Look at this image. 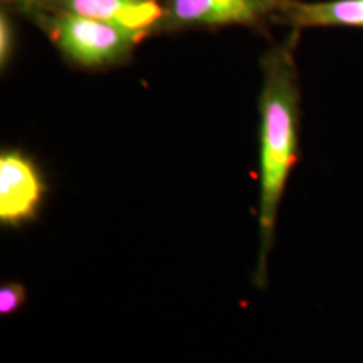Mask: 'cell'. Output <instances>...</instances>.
Here are the masks:
<instances>
[{
  "mask_svg": "<svg viewBox=\"0 0 363 363\" xmlns=\"http://www.w3.org/2000/svg\"><path fill=\"white\" fill-rule=\"evenodd\" d=\"M278 16L293 29L363 27V0H283Z\"/></svg>",
  "mask_w": 363,
  "mask_h": 363,
  "instance_id": "6",
  "label": "cell"
},
{
  "mask_svg": "<svg viewBox=\"0 0 363 363\" xmlns=\"http://www.w3.org/2000/svg\"><path fill=\"white\" fill-rule=\"evenodd\" d=\"M299 83L293 43L262 57L259 98V257L254 281L267 283V257L274 242L281 199L299 155Z\"/></svg>",
  "mask_w": 363,
  "mask_h": 363,
  "instance_id": "1",
  "label": "cell"
},
{
  "mask_svg": "<svg viewBox=\"0 0 363 363\" xmlns=\"http://www.w3.org/2000/svg\"><path fill=\"white\" fill-rule=\"evenodd\" d=\"M26 299V288L21 283H4L0 288V315L9 316L19 311Z\"/></svg>",
  "mask_w": 363,
  "mask_h": 363,
  "instance_id": "7",
  "label": "cell"
},
{
  "mask_svg": "<svg viewBox=\"0 0 363 363\" xmlns=\"http://www.w3.org/2000/svg\"><path fill=\"white\" fill-rule=\"evenodd\" d=\"M61 11L91 17L145 34L162 24L165 11L157 0H59Z\"/></svg>",
  "mask_w": 363,
  "mask_h": 363,
  "instance_id": "5",
  "label": "cell"
},
{
  "mask_svg": "<svg viewBox=\"0 0 363 363\" xmlns=\"http://www.w3.org/2000/svg\"><path fill=\"white\" fill-rule=\"evenodd\" d=\"M48 184L39 165L22 150H4L0 155V222L21 227L35 220L43 208Z\"/></svg>",
  "mask_w": 363,
  "mask_h": 363,
  "instance_id": "3",
  "label": "cell"
},
{
  "mask_svg": "<svg viewBox=\"0 0 363 363\" xmlns=\"http://www.w3.org/2000/svg\"><path fill=\"white\" fill-rule=\"evenodd\" d=\"M4 2L22 9H45L54 2H59V0H4Z\"/></svg>",
  "mask_w": 363,
  "mask_h": 363,
  "instance_id": "9",
  "label": "cell"
},
{
  "mask_svg": "<svg viewBox=\"0 0 363 363\" xmlns=\"http://www.w3.org/2000/svg\"><path fill=\"white\" fill-rule=\"evenodd\" d=\"M45 33L74 66L103 69L123 62L145 34L67 11L43 17Z\"/></svg>",
  "mask_w": 363,
  "mask_h": 363,
  "instance_id": "2",
  "label": "cell"
},
{
  "mask_svg": "<svg viewBox=\"0 0 363 363\" xmlns=\"http://www.w3.org/2000/svg\"><path fill=\"white\" fill-rule=\"evenodd\" d=\"M13 44H16V35H13L12 21L6 12H2L0 13V66L2 69H6L11 62Z\"/></svg>",
  "mask_w": 363,
  "mask_h": 363,
  "instance_id": "8",
  "label": "cell"
},
{
  "mask_svg": "<svg viewBox=\"0 0 363 363\" xmlns=\"http://www.w3.org/2000/svg\"><path fill=\"white\" fill-rule=\"evenodd\" d=\"M283 0H165L162 24L175 27L256 24L278 13Z\"/></svg>",
  "mask_w": 363,
  "mask_h": 363,
  "instance_id": "4",
  "label": "cell"
}]
</instances>
